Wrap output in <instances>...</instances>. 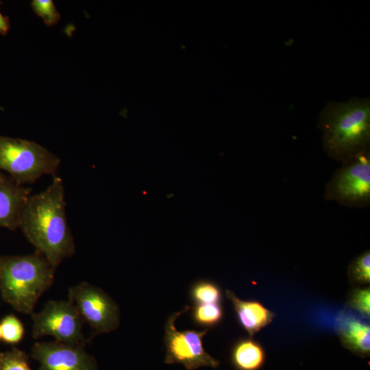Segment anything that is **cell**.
I'll list each match as a JSON object with an SVG mask.
<instances>
[{"label":"cell","instance_id":"6da1fadb","mask_svg":"<svg viewBox=\"0 0 370 370\" xmlns=\"http://www.w3.org/2000/svg\"><path fill=\"white\" fill-rule=\"evenodd\" d=\"M19 228L56 269L75 254L74 239L67 223L62 179L53 176L42 192L30 195L23 210Z\"/></svg>","mask_w":370,"mask_h":370},{"label":"cell","instance_id":"7a4b0ae2","mask_svg":"<svg viewBox=\"0 0 370 370\" xmlns=\"http://www.w3.org/2000/svg\"><path fill=\"white\" fill-rule=\"evenodd\" d=\"M323 146L328 155L341 162L369 149L370 106L355 99L328 107L319 121Z\"/></svg>","mask_w":370,"mask_h":370},{"label":"cell","instance_id":"3957f363","mask_svg":"<svg viewBox=\"0 0 370 370\" xmlns=\"http://www.w3.org/2000/svg\"><path fill=\"white\" fill-rule=\"evenodd\" d=\"M54 269L38 251L24 256L0 255V292L16 311L32 314L42 295L52 285Z\"/></svg>","mask_w":370,"mask_h":370},{"label":"cell","instance_id":"277c9868","mask_svg":"<svg viewBox=\"0 0 370 370\" xmlns=\"http://www.w3.org/2000/svg\"><path fill=\"white\" fill-rule=\"evenodd\" d=\"M60 164L57 156L34 141L0 136V170L18 185L32 184L43 175L55 176Z\"/></svg>","mask_w":370,"mask_h":370},{"label":"cell","instance_id":"5b68a950","mask_svg":"<svg viewBox=\"0 0 370 370\" xmlns=\"http://www.w3.org/2000/svg\"><path fill=\"white\" fill-rule=\"evenodd\" d=\"M324 197L345 207L370 204V155L365 150L342 162L325 186Z\"/></svg>","mask_w":370,"mask_h":370},{"label":"cell","instance_id":"8992f818","mask_svg":"<svg viewBox=\"0 0 370 370\" xmlns=\"http://www.w3.org/2000/svg\"><path fill=\"white\" fill-rule=\"evenodd\" d=\"M189 310L190 306H185L182 310L171 314L164 324V362L182 364L187 370L205 367L217 368L220 362L208 354L203 346V338L208 333L207 329L179 331L175 328L176 319Z\"/></svg>","mask_w":370,"mask_h":370},{"label":"cell","instance_id":"52a82bcc","mask_svg":"<svg viewBox=\"0 0 370 370\" xmlns=\"http://www.w3.org/2000/svg\"><path fill=\"white\" fill-rule=\"evenodd\" d=\"M32 336L37 339L51 336L56 341L85 347L87 340L82 333L84 322L76 306L68 300H50L42 310L32 314Z\"/></svg>","mask_w":370,"mask_h":370},{"label":"cell","instance_id":"ba28073f","mask_svg":"<svg viewBox=\"0 0 370 370\" xmlns=\"http://www.w3.org/2000/svg\"><path fill=\"white\" fill-rule=\"evenodd\" d=\"M68 298L89 324L93 336L110 332L119 326V307L102 289L84 282L69 288Z\"/></svg>","mask_w":370,"mask_h":370},{"label":"cell","instance_id":"9c48e42d","mask_svg":"<svg viewBox=\"0 0 370 370\" xmlns=\"http://www.w3.org/2000/svg\"><path fill=\"white\" fill-rule=\"evenodd\" d=\"M84 347L58 341L38 342L32 348V357L39 362V370H97L94 357Z\"/></svg>","mask_w":370,"mask_h":370},{"label":"cell","instance_id":"30bf717a","mask_svg":"<svg viewBox=\"0 0 370 370\" xmlns=\"http://www.w3.org/2000/svg\"><path fill=\"white\" fill-rule=\"evenodd\" d=\"M32 189L0 173V227L15 230Z\"/></svg>","mask_w":370,"mask_h":370},{"label":"cell","instance_id":"8fae6325","mask_svg":"<svg viewBox=\"0 0 370 370\" xmlns=\"http://www.w3.org/2000/svg\"><path fill=\"white\" fill-rule=\"evenodd\" d=\"M226 297L232 303L238 322L250 337L270 323L275 314L257 301L243 300L234 292L226 290Z\"/></svg>","mask_w":370,"mask_h":370},{"label":"cell","instance_id":"7c38bea8","mask_svg":"<svg viewBox=\"0 0 370 370\" xmlns=\"http://www.w3.org/2000/svg\"><path fill=\"white\" fill-rule=\"evenodd\" d=\"M230 358L237 370H258L264 360L262 346L251 338L238 340L231 350Z\"/></svg>","mask_w":370,"mask_h":370},{"label":"cell","instance_id":"4fadbf2b","mask_svg":"<svg viewBox=\"0 0 370 370\" xmlns=\"http://www.w3.org/2000/svg\"><path fill=\"white\" fill-rule=\"evenodd\" d=\"M369 326L356 319L347 321L340 329L343 344L349 350L361 356L370 352Z\"/></svg>","mask_w":370,"mask_h":370},{"label":"cell","instance_id":"5bb4252c","mask_svg":"<svg viewBox=\"0 0 370 370\" xmlns=\"http://www.w3.org/2000/svg\"><path fill=\"white\" fill-rule=\"evenodd\" d=\"M223 317L221 303L194 304L191 308L193 321L200 327L212 328L219 324Z\"/></svg>","mask_w":370,"mask_h":370},{"label":"cell","instance_id":"9a60e30c","mask_svg":"<svg viewBox=\"0 0 370 370\" xmlns=\"http://www.w3.org/2000/svg\"><path fill=\"white\" fill-rule=\"evenodd\" d=\"M193 304H218L222 299V292L215 283L201 280L193 283L189 290Z\"/></svg>","mask_w":370,"mask_h":370},{"label":"cell","instance_id":"2e32d148","mask_svg":"<svg viewBox=\"0 0 370 370\" xmlns=\"http://www.w3.org/2000/svg\"><path fill=\"white\" fill-rule=\"evenodd\" d=\"M348 275L351 282L358 284L370 282V252L366 251L357 256L349 264Z\"/></svg>","mask_w":370,"mask_h":370},{"label":"cell","instance_id":"e0dca14e","mask_svg":"<svg viewBox=\"0 0 370 370\" xmlns=\"http://www.w3.org/2000/svg\"><path fill=\"white\" fill-rule=\"evenodd\" d=\"M1 340L9 344L19 343L25 333L22 322L14 314L4 317L0 322Z\"/></svg>","mask_w":370,"mask_h":370},{"label":"cell","instance_id":"ac0fdd59","mask_svg":"<svg viewBox=\"0 0 370 370\" xmlns=\"http://www.w3.org/2000/svg\"><path fill=\"white\" fill-rule=\"evenodd\" d=\"M0 370H31L27 355L16 347L0 351Z\"/></svg>","mask_w":370,"mask_h":370},{"label":"cell","instance_id":"d6986e66","mask_svg":"<svg viewBox=\"0 0 370 370\" xmlns=\"http://www.w3.org/2000/svg\"><path fill=\"white\" fill-rule=\"evenodd\" d=\"M31 5L36 14L42 18L47 25L52 26L60 21V15L53 1L34 0Z\"/></svg>","mask_w":370,"mask_h":370},{"label":"cell","instance_id":"ffe728a7","mask_svg":"<svg viewBox=\"0 0 370 370\" xmlns=\"http://www.w3.org/2000/svg\"><path fill=\"white\" fill-rule=\"evenodd\" d=\"M349 306L365 317L370 314V291L369 288H355L352 291L348 297Z\"/></svg>","mask_w":370,"mask_h":370},{"label":"cell","instance_id":"44dd1931","mask_svg":"<svg viewBox=\"0 0 370 370\" xmlns=\"http://www.w3.org/2000/svg\"><path fill=\"white\" fill-rule=\"evenodd\" d=\"M9 21L0 12V34H6L9 29Z\"/></svg>","mask_w":370,"mask_h":370},{"label":"cell","instance_id":"7402d4cb","mask_svg":"<svg viewBox=\"0 0 370 370\" xmlns=\"http://www.w3.org/2000/svg\"><path fill=\"white\" fill-rule=\"evenodd\" d=\"M1 339V327H0V340Z\"/></svg>","mask_w":370,"mask_h":370}]
</instances>
